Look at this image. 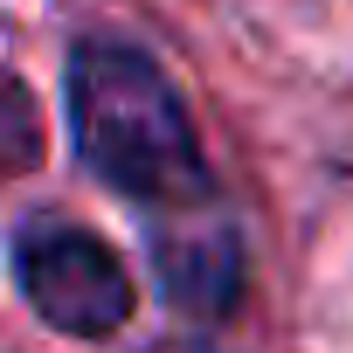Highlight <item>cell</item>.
Returning <instances> with one entry per match:
<instances>
[{
  "label": "cell",
  "instance_id": "1",
  "mask_svg": "<svg viewBox=\"0 0 353 353\" xmlns=\"http://www.w3.org/2000/svg\"><path fill=\"white\" fill-rule=\"evenodd\" d=\"M63 104H70L77 159L111 194H125L139 208L145 229L222 201L181 90L166 83V70L145 49L111 42V35L77 42L70 70H63Z\"/></svg>",
  "mask_w": 353,
  "mask_h": 353
},
{
  "label": "cell",
  "instance_id": "2",
  "mask_svg": "<svg viewBox=\"0 0 353 353\" xmlns=\"http://www.w3.org/2000/svg\"><path fill=\"white\" fill-rule=\"evenodd\" d=\"M14 284H21L28 312L70 339H111L139 305L118 250L70 215H21L14 222Z\"/></svg>",
  "mask_w": 353,
  "mask_h": 353
},
{
  "label": "cell",
  "instance_id": "3",
  "mask_svg": "<svg viewBox=\"0 0 353 353\" xmlns=\"http://www.w3.org/2000/svg\"><path fill=\"white\" fill-rule=\"evenodd\" d=\"M152 243V270H159V291L173 312L188 319H229L236 298H243V243H236V222L229 208H194V215H173V222H152L145 229Z\"/></svg>",
  "mask_w": 353,
  "mask_h": 353
},
{
  "label": "cell",
  "instance_id": "4",
  "mask_svg": "<svg viewBox=\"0 0 353 353\" xmlns=\"http://www.w3.org/2000/svg\"><path fill=\"white\" fill-rule=\"evenodd\" d=\"M152 353H222V346H208V339H166V346H152Z\"/></svg>",
  "mask_w": 353,
  "mask_h": 353
}]
</instances>
